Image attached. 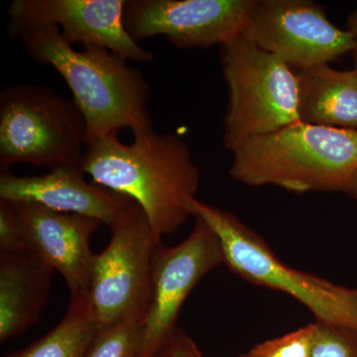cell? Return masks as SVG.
<instances>
[{
  "mask_svg": "<svg viewBox=\"0 0 357 357\" xmlns=\"http://www.w3.org/2000/svg\"><path fill=\"white\" fill-rule=\"evenodd\" d=\"M0 199L14 203H36L64 213H76L112 225L133 201L86 182L79 167H60L42 176L0 175Z\"/></svg>",
  "mask_w": 357,
  "mask_h": 357,
  "instance_id": "cell-13",
  "label": "cell"
},
{
  "mask_svg": "<svg viewBox=\"0 0 357 357\" xmlns=\"http://www.w3.org/2000/svg\"><path fill=\"white\" fill-rule=\"evenodd\" d=\"M14 204L31 251L64 277L70 294L89 293L96 256L89 243L102 222L36 203Z\"/></svg>",
  "mask_w": 357,
  "mask_h": 357,
  "instance_id": "cell-12",
  "label": "cell"
},
{
  "mask_svg": "<svg viewBox=\"0 0 357 357\" xmlns=\"http://www.w3.org/2000/svg\"><path fill=\"white\" fill-rule=\"evenodd\" d=\"M196 342L181 328H176L153 357H192Z\"/></svg>",
  "mask_w": 357,
  "mask_h": 357,
  "instance_id": "cell-21",
  "label": "cell"
},
{
  "mask_svg": "<svg viewBox=\"0 0 357 357\" xmlns=\"http://www.w3.org/2000/svg\"><path fill=\"white\" fill-rule=\"evenodd\" d=\"M239 357H248V356H246V354H243V356H241Z\"/></svg>",
  "mask_w": 357,
  "mask_h": 357,
  "instance_id": "cell-26",
  "label": "cell"
},
{
  "mask_svg": "<svg viewBox=\"0 0 357 357\" xmlns=\"http://www.w3.org/2000/svg\"><path fill=\"white\" fill-rule=\"evenodd\" d=\"M31 251L17 208L13 202L0 199V252Z\"/></svg>",
  "mask_w": 357,
  "mask_h": 357,
  "instance_id": "cell-20",
  "label": "cell"
},
{
  "mask_svg": "<svg viewBox=\"0 0 357 357\" xmlns=\"http://www.w3.org/2000/svg\"><path fill=\"white\" fill-rule=\"evenodd\" d=\"M142 340V319H126L98 331L86 357H139Z\"/></svg>",
  "mask_w": 357,
  "mask_h": 357,
  "instance_id": "cell-17",
  "label": "cell"
},
{
  "mask_svg": "<svg viewBox=\"0 0 357 357\" xmlns=\"http://www.w3.org/2000/svg\"><path fill=\"white\" fill-rule=\"evenodd\" d=\"M352 55H354V70H356L357 72V51L354 52V53H352Z\"/></svg>",
  "mask_w": 357,
  "mask_h": 357,
  "instance_id": "cell-25",
  "label": "cell"
},
{
  "mask_svg": "<svg viewBox=\"0 0 357 357\" xmlns=\"http://www.w3.org/2000/svg\"><path fill=\"white\" fill-rule=\"evenodd\" d=\"M190 236L175 246L160 244L152 268V290L143 321L139 357H153L178 328L183 304L192 289L215 268L225 264L222 244L203 218L195 217Z\"/></svg>",
  "mask_w": 357,
  "mask_h": 357,
  "instance_id": "cell-9",
  "label": "cell"
},
{
  "mask_svg": "<svg viewBox=\"0 0 357 357\" xmlns=\"http://www.w3.org/2000/svg\"><path fill=\"white\" fill-rule=\"evenodd\" d=\"M310 357H357V331L316 321Z\"/></svg>",
  "mask_w": 357,
  "mask_h": 357,
  "instance_id": "cell-18",
  "label": "cell"
},
{
  "mask_svg": "<svg viewBox=\"0 0 357 357\" xmlns=\"http://www.w3.org/2000/svg\"><path fill=\"white\" fill-rule=\"evenodd\" d=\"M130 144L110 133L86 145L81 171L93 183L139 204L162 239L192 217L201 172L182 138L153 128L133 133Z\"/></svg>",
  "mask_w": 357,
  "mask_h": 357,
  "instance_id": "cell-1",
  "label": "cell"
},
{
  "mask_svg": "<svg viewBox=\"0 0 357 357\" xmlns=\"http://www.w3.org/2000/svg\"><path fill=\"white\" fill-rule=\"evenodd\" d=\"M98 332L89 293L70 294L64 318L53 330L24 349L4 357H86Z\"/></svg>",
  "mask_w": 357,
  "mask_h": 357,
  "instance_id": "cell-16",
  "label": "cell"
},
{
  "mask_svg": "<svg viewBox=\"0 0 357 357\" xmlns=\"http://www.w3.org/2000/svg\"><path fill=\"white\" fill-rule=\"evenodd\" d=\"M192 357H204L203 354H202L201 351L198 347V345L195 344L194 349H192Z\"/></svg>",
  "mask_w": 357,
  "mask_h": 357,
  "instance_id": "cell-24",
  "label": "cell"
},
{
  "mask_svg": "<svg viewBox=\"0 0 357 357\" xmlns=\"http://www.w3.org/2000/svg\"><path fill=\"white\" fill-rule=\"evenodd\" d=\"M126 0H13L7 8V33L56 26L68 43L105 47L126 60L150 63L151 51L134 41L123 24Z\"/></svg>",
  "mask_w": 357,
  "mask_h": 357,
  "instance_id": "cell-11",
  "label": "cell"
},
{
  "mask_svg": "<svg viewBox=\"0 0 357 357\" xmlns=\"http://www.w3.org/2000/svg\"><path fill=\"white\" fill-rule=\"evenodd\" d=\"M18 38L34 62L51 66L65 79L88 124V143L122 128L132 133L153 128L151 89L126 59L96 45L77 51L56 26L29 30Z\"/></svg>",
  "mask_w": 357,
  "mask_h": 357,
  "instance_id": "cell-2",
  "label": "cell"
},
{
  "mask_svg": "<svg viewBox=\"0 0 357 357\" xmlns=\"http://www.w3.org/2000/svg\"><path fill=\"white\" fill-rule=\"evenodd\" d=\"M109 227L112 238L95 256L89 289L98 331L126 319L144 321L155 251L162 243L135 201Z\"/></svg>",
  "mask_w": 357,
  "mask_h": 357,
  "instance_id": "cell-7",
  "label": "cell"
},
{
  "mask_svg": "<svg viewBox=\"0 0 357 357\" xmlns=\"http://www.w3.org/2000/svg\"><path fill=\"white\" fill-rule=\"evenodd\" d=\"M347 192H349V194H351L352 196L357 198V169L356 172H354V176H352L351 183H349Z\"/></svg>",
  "mask_w": 357,
  "mask_h": 357,
  "instance_id": "cell-23",
  "label": "cell"
},
{
  "mask_svg": "<svg viewBox=\"0 0 357 357\" xmlns=\"http://www.w3.org/2000/svg\"><path fill=\"white\" fill-rule=\"evenodd\" d=\"M54 272L33 251L0 252V342L22 335L38 321Z\"/></svg>",
  "mask_w": 357,
  "mask_h": 357,
  "instance_id": "cell-14",
  "label": "cell"
},
{
  "mask_svg": "<svg viewBox=\"0 0 357 357\" xmlns=\"http://www.w3.org/2000/svg\"><path fill=\"white\" fill-rule=\"evenodd\" d=\"M229 88L223 143L234 151L243 141L300 122L297 74L273 54L241 35L220 46Z\"/></svg>",
  "mask_w": 357,
  "mask_h": 357,
  "instance_id": "cell-6",
  "label": "cell"
},
{
  "mask_svg": "<svg viewBox=\"0 0 357 357\" xmlns=\"http://www.w3.org/2000/svg\"><path fill=\"white\" fill-rule=\"evenodd\" d=\"M300 122L357 130V72L328 65L298 70Z\"/></svg>",
  "mask_w": 357,
  "mask_h": 357,
  "instance_id": "cell-15",
  "label": "cell"
},
{
  "mask_svg": "<svg viewBox=\"0 0 357 357\" xmlns=\"http://www.w3.org/2000/svg\"><path fill=\"white\" fill-rule=\"evenodd\" d=\"M243 34L298 70L328 65L357 51V39L330 22L310 0H255Z\"/></svg>",
  "mask_w": 357,
  "mask_h": 357,
  "instance_id": "cell-8",
  "label": "cell"
},
{
  "mask_svg": "<svg viewBox=\"0 0 357 357\" xmlns=\"http://www.w3.org/2000/svg\"><path fill=\"white\" fill-rule=\"evenodd\" d=\"M314 335V323L303 326L295 332L283 337L266 340L256 345L248 357H310L312 338Z\"/></svg>",
  "mask_w": 357,
  "mask_h": 357,
  "instance_id": "cell-19",
  "label": "cell"
},
{
  "mask_svg": "<svg viewBox=\"0 0 357 357\" xmlns=\"http://www.w3.org/2000/svg\"><path fill=\"white\" fill-rule=\"evenodd\" d=\"M232 153L230 176L244 185L347 192L357 169V130L297 122L249 138Z\"/></svg>",
  "mask_w": 357,
  "mask_h": 357,
  "instance_id": "cell-3",
  "label": "cell"
},
{
  "mask_svg": "<svg viewBox=\"0 0 357 357\" xmlns=\"http://www.w3.org/2000/svg\"><path fill=\"white\" fill-rule=\"evenodd\" d=\"M88 124L74 98L44 84H8L0 93V171L16 164L81 168Z\"/></svg>",
  "mask_w": 357,
  "mask_h": 357,
  "instance_id": "cell-4",
  "label": "cell"
},
{
  "mask_svg": "<svg viewBox=\"0 0 357 357\" xmlns=\"http://www.w3.org/2000/svg\"><path fill=\"white\" fill-rule=\"evenodd\" d=\"M255 0H126L123 24L135 42L165 37L180 49L229 43L243 32Z\"/></svg>",
  "mask_w": 357,
  "mask_h": 357,
  "instance_id": "cell-10",
  "label": "cell"
},
{
  "mask_svg": "<svg viewBox=\"0 0 357 357\" xmlns=\"http://www.w3.org/2000/svg\"><path fill=\"white\" fill-rule=\"evenodd\" d=\"M347 30L351 32L352 35L357 39V8L349 16L347 20Z\"/></svg>",
  "mask_w": 357,
  "mask_h": 357,
  "instance_id": "cell-22",
  "label": "cell"
},
{
  "mask_svg": "<svg viewBox=\"0 0 357 357\" xmlns=\"http://www.w3.org/2000/svg\"><path fill=\"white\" fill-rule=\"evenodd\" d=\"M191 211L192 217L203 218L215 232L225 264L234 273L251 284L287 294L307 307L317 321L357 331V289L288 266L230 211L198 199H192Z\"/></svg>",
  "mask_w": 357,
  "mask_h": 357,
  "instance_id": "cell-5",
  "label": "cell"
}]
</instances>
